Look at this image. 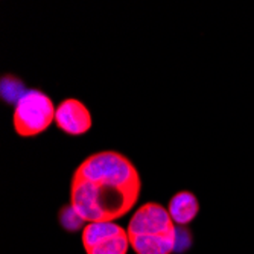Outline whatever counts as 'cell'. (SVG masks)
Listing matches in <instances>:
<instances>
[{"mask_svg": "<svg viewBox=\"0 0 254 254\" xmlns=\"http://www.w3.org/2000/svg\"><path fill=\"white\" fill-rule=\"evenodd\" d=\"M142 188V177L125 154L98 151L75 169L70 204L85 222L116 221L131 212Z\"/></svg>", "mask_w": 254, "mask_h": 254, "instance_id": "1", "label": "cell"}, {"mask_svg": "<svg viewBox=\"0 0 254 254\" xmlns=\"http://www.w3.org/2000/svg\"><path fill=\"white\" fill-rule=\"evenodd\" d=\"M177 228L166 207L145 202L131 216L127 233L135 254H172L177 247Z\"/></svg>", "mask_w": 254, "mask_h": 254, "instance_id": "2", "label": "cell"}, {"mask_svg": "<svg viewBox=\"0 0 254 254\" xmlns=\"http://www.w3.org/2000/svg\"><path fill=\"white\" fill-rule=\"evenodd\" d=\"M57 108L52 99L38 88H29L14 107L12 124L17 135L35 137L55 122Z\"/></svg>", "mask_w": 254, "mask_h": 254, "instance_id": "3", "label": "cell"}, {"mask_svg": "<svg viewBox=\"0 0 254 254\" xmlns=\"http://www.w3.org/2000/svg\"><path fill=\"white\" fill-rule=\"evenodd\" d=\"M81 241L87 254H127L131 247L127 228L116 221L87 222Z\"/></svg>", "mask_w": 254, "mask_h": 254, "instance_id": "4", "label": "cell"}, {"mask_svg": "<svg viewBox=\"0 0 254 254\" xmlns=\"http://www.w3.org/2000/svg\"><path fill=\"white\" fill-rule=\"evenodd\" d=\"M57 127L68 135H82L93 127V119L87 105L75 98H67L57 107Z\"/></svg>", "mask_w": 254, "mask_h": 254, "instance_id": "5", "label": "cell"}, {"mask_svg": "<svg viewBox=\"0 0 254 254\" xmlns=\"http://www.w3.org/2000/svg\"><path fill=\"white\" fill-rule=\"evenodd\" d=\"M168 212L178 227H186L196 218L199 212L198 198L195 196V193L189 190L177 192L169 201Z\"/></svg>", "mask_w": 254, "mask_h": 254, "instance_id": "6", "label": "cell"}, {"mask_svg": "<svg viewBox=\"0 0 254 254\" xmlns=\"http://www.w3.org/2000/svg\"><path fill=\"white\" fill-rule=\"evenodd\" d=\"M58 221L61 224V227L65 230V232H78L82 227L87 225V222L82 219V216L73 209V205L68 202L67 205H63L60 212H58Z\"/></svg>", "mask_w": 254, "mask_h": 254, "instance_id": "7", "label": "cell"}, {"mask_svg": "<svg viewBox=\"0 0 254 254\" xmlns=\"http://www.w3.org/2000/svg\"><path fill=\"white\" fill-rule=\"evenodd\" d=\"M25 84H23L18 78L9 75V76H3L2 79V98L9 102V104H17L20 101V98L26 93Z\"/></svg>", "mask_w": 254, "mask_h": 254, "instance_id": "8", "label": "cell"}]
</instances>
